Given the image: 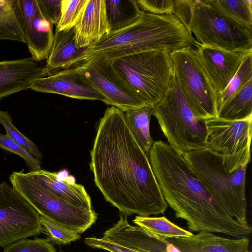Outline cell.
Instances as JSON below:
<instances>
[{
    "mask_svg": "<svg viewBox=\"0 0 252 252\" xmlns=\"http://www.w3.org/2000/svg\"><path fill=\"white\" fill-rule=\"evenodd\" d=\"M49 72L31 57L0 62V99L30 89L34 81Z\"/></svg>",
    "mask_w": 252,
    "mask_h": 252,
    "instance_id": "17",
    "label": "cell"
},
{
    "mask_svg": "<svg viewBox=\"0 0 252 252\" xmlns=\"http://www.w3.org/2000/svg\"><path fill=\"white\" fill-rule=\"evenodd\" d=\"M86 48L76 47L74 27L62 31L56 29L52 49L45 66L50 72L73 67Z\"/></svg>",
    "mask_w": 252,
    "mask_h": 252,
    "instance_id": "21",
    "label": "cell"
},
{
    "mask_svg": "<svg viewBox=\"0 0 252 252\" xmlns=\"http://www.w3.org/2000/svg\"><path fill=\"white\" fill-rule=\"evenodd\" d=\"M84 243L92 248L102 249L108 252H141L113 243L102 238L87 237L84 239Z\"/></svg>",
    "mask_w": 252,
    "mask_h": 252,
    "instance_id": "37",
    "label": "cell"
},
{
    "mask_svg": "<svg viewBox=\"0 0 252 252\" xmlns=\"http://www.w3.org/2000/svg\"><path fill=\"white\" fill-rule=\"evenodd\" d=\"M195 44L192 34L173 14L156 15L143 11L132 24L110 32L87 48L75 65L98 56L114 61L151 51L170 54Z\"/></svg>",
    "mask_w": 252,
    "mask_h": 252,
    "instance_id": "3",
    "label": "cell"
},
{
    "mask_svg": "<svg viewBox=\"0 0 252 252\" xmlns=\"http://www.w3.org/2000/svg\"><path fill=\"white\" fill-rule=\"evenodd\" d=\"M205 121V148L220 159L225 171L232 173L251 161L252 118L240 121L217 117Z\"/></svg>",
    "mask_w": 252,
    "mask_h": 252,
    "instance_id": "10",
    "label": "cell"
},
{
    "mask_svg": "<svg viewBox=\"0 0 252 252\" xmlns=\"http://www.w3.org/2000/svg\"><path fill=\"white\" fill-rule=\"evenodd\" d=\"M153 113V106L124 112L125 122L131 133L147 157L154 142L150 131V122Z\"/></svg>",
    "mask_w": 252,
    "mask_h": 252,
    "instance_id": "22",
    "label": "cell"
},
{
    "mask_svg": "<svg viewBox=\"0 0 252 252\" xmlns=\"http://www.w3.org/2000/svg\"><path fill=\"white\" fill-rule=\"evenodd\" d=\"M148 158L164 200L190 231L236 238L251 234L250 225L238 223L213 199L181 152L158 140L154 141Z\"/></svg>",
    "mask_w": 252,
    "mask_h": 252,
    "instance_id": "2",
    "label": "cell"
},
{
    "mask_svg": "<svg viewBox=\"0 0 252 252\" xmlns=\"http://www.w3.org/2000/svg\"><path fill=\"white\" fill-rule=\"evenodd\" d=\"M43 232L49 241L54 244L66 245L79 240L81 234L40 215Z\"/></svg>",
    "mask_w": 252,
    "mask_h": 252,
    "instance_id": "29",
    "label": "cell"
},
{
    "mask_svg": "<svg viewBox=\"0 0 252 252\" xmlns=\"http://www.w3.org/2000/svg\"><path fill=\"white\" fill-rule=\"evenodd\" d=\"M30 89L78 99L105 100L77 66L51 71L34 81Z\"/></svg>",
    "mask_w": 252,
    "mask_h": 252,
    "instance_id": "13",
    "label": "cell"
},
{
    "mask_svg": "<svg viewBox=\"0 0 252 252\" xmlns=\"http://www.w3.org/2000/svg\"><path fill=\"white\" fill-rule=\"evenodd\" d=\"M216 117L232 121L252 118V79L222 105Z\"/></svg>",
    "mask_w": 252,
    "mask_h": 252,
    "instance_id": "25",
    "label": "cell"
},
{
    "mask_svg": "<svg viewBox=\"0 0 252 252\" xmlns=\"http://www.w3.org/2000/svg\"><path fill=\"white\" fill-rule=\"evenodd\" d=\"M74 66L104 97L105 103L124 112L149 105L107 57H96Z\"/></svg>",
    "mask_w": 252,
    "mask_h": 252,
    "instance_id": "11",
    "label": "cell"
},
{
    "mask_svg": "<svg viewBox=\"0 0 252 252\" xmlns=\"http://www.w3.org/2000/svg\"><path fill=\"white\" fill-rule=\"evenodd\" d=\"M0 148L21 157L31 170L40 169L42 162L29 151L6 135L0 133Z\"/></svg>",
    "mask_w": 252,
    "mask_h": 252,
    "instance_id": "33",
    "label": "cell"
},
{
    "mask_svg": "<svg viewBox=\"0 0 252 252\" xmlns=\"http://www.w3.org/2000/svg\"><path fill=\"white\" fill-rule=\"evenodd\" d=\"M105 5L110 32L130 25L143 12L136 0H105Z\"/></svg>",
    "mask_w": 252,
    "mask_h": 252,
    "instance_id": "24",
    "label": "cell"
},
{
    "mask_svg": "<svg viewBox=\"0 0 252 252\" xmlns=\"http://www.w3.org/2000/svg\"><path fill=\"white\" fill-rule=\"evenodd\" d=\"M0 124L5 128L6 136L20 145L36 158L39 160L42 159L43 155L36 145L18 130L13 124L11 117L6 111L0 110Z\"/></svg>",
    "mask_w": 252,
    "mask_h": 252,
    "instance_id": "30",
    "label": "cell"
},
{
    "mask_svg": "<svg viewBox=\"0 0 252 252\" xmlns=\"http://www.w3.org/2000/svg\"><path fill=\"white\" fill-rule=\"evenodd\" d=\"M189 30L201 45L232 51L252 50V30L220 14L204 0H195Z\"/></svg>",
    "mask_w": 252,
    "mask_h": 252,
    "instance_id": "8",
    "label": "cell"
},
{
    "mask_svg": "<svg viewBox=\"0 0 252 252\" xmlns=\"http://www.w3.org/2000/svg\"><path fill=\"white\" fill-rule=\"evenodd\" d=\"M133 222L163 239L190 237L193 234L169 220L165 217H151L136 216Z\"/></svg>",
    "mask_w": 252,
    "mask_h": 252,
    "instance_id": "27",
    "label": "cell"
},
{
    "mask_svg": "<svg viewBox=\"0 0 252 252\" xmlns=\"http://www.w3.org/2000/svg\"><path fill=\"white\" fill-rule=\"evenodd\" d=\"M198 60L217 95L226 87L249 51H232L204 46L196 41ZM252 51V50H251Z\"/></svg>",
    "mask_w": 252,
    "mask_h": 252,
    "instance_id": "14",
    "label": "cell"
},
{
    "mask_svg": "<svg viewBox=\"0 0 252 252\" xmlns=\"http://www.w3.org/2000/svg\"><path fill=\"white\" fill-rule=\"evenodd\" d=\"M172 73L187 104L199 120L217 115V93L201 66L193 47L170 53Z\"/></svg>",
    "mask_w": 252,
    "mask_h": 252,
    "instance_id": "9",
    "label": "cell"
},
{
    "mask_svg": "<svg viewBox=\"0 0 252 252\" xmlns=\"http://www.w3.org/2000/svg\"><path fill=\"white\" fill-rule=\"evenodd\" d=\"M12 187L37 211L39 215L81 234L96 221L97 214L67 202L39 185L23 171L9 176Z\"/></svg>",
    "mask_w": 252,
    "mask_h": 252,
    "instance_id": "7",
    "label": "cell"
},
{
    "mask_svg": "<svg viewBox=\"0 0 252 252\" xmlns=\"http://www.w3.org/2000/svg\"><path fill=\"white\" fill-rule=\"evenodd\" d=\"M62 0H36L42 16L53 25H57L61 16Z\"/></svg>",
    "mask_w": 252,
    "mask_h": 252,
    "instance_id": "35",
    "label": "cell"
},
{
    "mask_svg": "<svg viewBox=\"0 0 252 252\" xmlns=\"http://www.w3.org/2000/svg\"><path fill=\"white\" fill-rule=\"evenodd\" d=\"M102 238L141 252H180L167 240L138 226L131 225L127 217L122 214L118 221L104 232Z\"/></svg>",
    "mask_w": 252,
    "mask_h": 252,
    "instance_id": "16",
    "label": "cell"
},
{
    "mask_svg": "<svg viewBox=\"0 0 252 252\" xmlns=\"http://www.w3.org/2000/svg\"><path fill=\"white\" fill-rule=\"evenodd\" d=\"M251 79H252V50L245 55L235 75L225 89L217 95V113L222 105L240 91Z\"/></svg>",
    "mask_w": 252,
    "mask_h": 252,
    "instance_id": "28",
    "label": "cell"
},
{
    "mask_svg": "<svg viewBox=\"0 0 252 252\" xmlns=\"http://www.w3.org/2000/svg\"><path fill=\"white\" fill-rule=\"evenodd\" d=\"M26 44L32 58L38 62L47 59L54 40L53 25L45 19L36 0H18Z\"/></svg>",
    "mask_w": 252,
    "mask_h": 252,
    "instance_id": "15",
    "label": "cell"
},
{
    "mask_svg": "<svg viewBox=\"0 0 252 252\" xmlns=\"http://www.w3.org/2000/svg\"><path fill=\"white\" fill-rule=\"evenodd\" d=\"M182 154L213 199L238 223L249 225L246 193L247 165L228 173L220 158L207 148Z\"/></svg>",
    "mask_w": 252,
    "mask_h": 252,
    "instance_id": "4",
    "label": "cell"
},
{
    "mask_svg": "<svg viewBox=\"0 0 252 252\" xmlns=\"http://www.w3.org/2000/svg\"><path fill=\"white\" fill-rule=\"evenodd\" d=\"M204 0L220 14L242 26L252 30V0Z\"/></svg>",
    "mask_w": 252,
    "mask_h": 252,
    "instance_id": "26",
    "label": "cell"
},
{
    "mask_svg": "<svg viewBox=\"0 0 252 252\" xmlns=\"http://www.w3.org/2000/svg\"><path fill=\"white\" fill-rule=\"evenodd\" d=\"M86 2V0H62L60 18L56 29L62 31L74 27Z\"/></svg>",
    "mask_w": 252,
    "mask_h": 252,
    "instance_id": "31",
    "label": "cell"
},
{
    "mask_svg": "<svg viewBox=\"0 0 252 252\" xmlns=\"http://www.w3.org/2000/svg\"><path fill=\"white\" fill-rule=\"evenodd\" d=\"M166 240L180 252H250L249 238L229 239L207 231Z\"/></svg>",
    "mask_w": 252,
    "mask_h": 252,
    "instance_id": "19",
    "label": "cell"
},
{
    "mask_svg": "<svg viewBox=\"0 0 252 252\" xmlns=\"http://www.w3.org/2000/svg\"><path fill=\"white\" fill-rule=\"evenodd\" d=\"M43 232L40 215L8 183L0 184V247Z\"/></svg>",
    "mask_w": 252,
    "mask_h": 252,
    "instance_id": "12",
    "label": "cell"
},
{
    "mask_svg": "<svg viewBox=\"0 0 252 252\" xmlns=\"http://www.w3.org/2000/svg\"><path fill=\"white\" fill-rule=\"evenodd\" d=\"M113 63L148 105L154 106L165 95L172 75L169 53L142 52L117 59Z\"/></svg>",
    "mask_w": 252,
    "mask_h": 252,
    "instance_id": "6",
    "label": "cell"
},
{
    "mask_svg": "<svg viewBox=\"0 0 252 252\" xmlns=\"http://www.w3.org/2000/svg\"><path fill=\"white\" fill-rule=\"evenodd\" d=\"M78 48H86L99 41L110 32L105 0H86L83 10L74 26Z\"/></svg>",
    "mask_w": 252,
    "mask_h": 252,
    "instance_id": "18",
    "label": "cell"
},
{
    "mask_svg": "<svg viewBox=\"0 0 252 252\" xmlns=\"http://www.w3.org/2000/svg\"><path fill=\"white\" fill-rule=\"evenodd\" d=\"M3 252H56L47 238L24 239L4 248Z\"/></svg>",
    "mask_w": 252,
    "mask_h": 252,
    "instance_id": "32",
    "label": "cell"
},
{
    "mask_svg": "<svg viewBox=\"0 0 252 252\" xmlns=\"http://www.w3.org/2000/svg\"><path fill=\"white\" fill-rule=\"evenodd\" d=\"M153 115L157 119L167 143L182 154L205 148V121L195 117L173 73L165 95L153 106Z\"/></svg>",
    "mask_w": 252,
    "mask_h": 252,
    "instance_id": "5",
    "label": "cell"
},
{
    "mask_svg": "<svg viewBox=\"0 0 252 252\" xmlns=\"http://www.w3.org/2000/svg\"><path fill=\"white\" fill-rule=\"evenodd\" d=\"M90 167L106 201L124 217L158 215L167 209L148 157L131 133L124 112L115 106L99 121Z\"/></svg>",
    "mask_w": 252,
    "mask_h": 252,
    "instance_id": "1",
    "label": "cell"
},
{
    "mask_svg": "<svg viewBox=\"0 0 252 252\" xmlns=\"http://www.w3.org/2000/svg\"><path fill=\"white\" fill-rule=\"evenodd\" d=\"M144 12L156 15L173 14L174 0H137Z\"/></svg>",
    "mask_w": 252,
    "mask_h": 252,
    "instance_id": "34",
    "label": "cell"
},
{
    "mask_svg": "<svg viewBox=\"0 0 252 252\" xmlns=\"http://www.w3.org/2000/svg\"><path fill=\"white\" fill-rule=\"evenodd\" d=\"M0 40L26 43L18 0H0Z\"/></svg>",
    "mask_w": 252,
    "mask_h": 252,
    "instance_id": "23",
    "label": "cell"
},
{
    "mask_svg": "<svg viewBox=\"0 0 252 252\" xmlns=\"http://www.w3.org/2000/svg\"><path fill=\"white\" fill-rule=\"evenodd\" d=\"M27 174L56 196L77 207L94 210L91 197L82 185L70 182L68 177L60 179L56 172L42 169L31 170Z\"/></svg>",
    "mask_w": 252,
    "mask_h": 252,
    "instance_id": "20",
    "label": "cell"
},
{
    "mask_svg": "<svg viewBox=\"0 0 252 252\" xmlns=\"http://www.w3.org/2000/svg\"><path fill=\"white\" fill-rule=\"evenodd\" d=\"M63 252L61 251V252Z\"/></svg>",
    "mask_w": 252,
    "mask_h": 252,
    "instance_id": "38",
    "label": "cell"
},
{
    "mask_svg": "<svg viewBox=\"0 0 252 252\" xmlns=\"http://www.w3.org/2000/svg\"><path fill=\"white\" fill-rule=\"evenodd\" d=\"M194 1L195 0H174V2L173 14L189 32L191 9Z\"/></svg>",
    "mask_w": 252,
    "mask_h": 252,
    "instance_id": "36",
    "label": "cell"
}]
</instances>
